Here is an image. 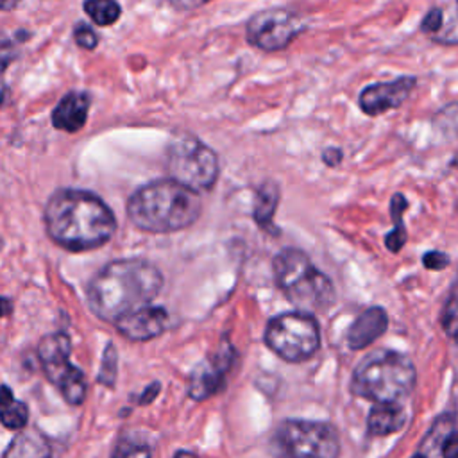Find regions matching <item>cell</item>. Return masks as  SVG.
Masks as SVG:
<instances>
[{
    "instance_id": "cell-22",
    "label": "cell",
    "mask_w": 458,
    "mask_h": 458,
    "mask_svg": "<svg viewBox=\"0 0 458 458\" xmlns=\"http://www.w3.org/2000/svg\"><path fill=\"white\" fill-rule=\"evenodd\" d=\"M84 11L97 25H113L120 18V5L116 0H86Z\"/></svg>"
},
{
    "instance_id": "cell-1",
    "label": "cell",
    "mask_w": 458,
    "mask_h": 458,
    "mask_svg": "<svg viewBox=\"0 0 458 458\" xmlns=\"http://www.w3.org/2000/svg\"><path fill=\"white\" fill-rule=\"evenodd\" d=\"M48 236L68 250H89L104 245L116 229L111 209L84 190H59L45 208Z\"/></svg>"
},
{
    "instance_id": "cell-33",
    "label": "cell",
    "mask_w": 458,
    "mask_h": 458,
    "mask_svg": "<svg viewBox=\"0 0 458 458\" xmlns=\"http://www.w3.org/2000/svg\"><path fill=\"white\" fill-rule=\"evenodd\" d=\"M14 59V48L11 43L2 41L0 43V72H4L7 68V64Z\"/></svg>"
},
{
    "instance_id": "cell-23",
    "label": "cell",
    "mask_w": 458,
    "mask_h": 458,
    "mask_svg": "<svg viewBox=\"0 0 458 458\" xmlns=\"http://www.w3.org/2000/svg\"><path fill=\"white\" fill-rule=\"evenodd\" d=\"M440 322H442V329L445 331V335L453 340H458V274L449 290V297L444 304Z\"/></svg>"
},
{
    "instance_id": "cell-15",
    "label": "cell",
    "mask_w": 458,
    "mask_h": 458,
    "mask_svg": "<svg viewBox=\"0 0 458 458\" xmlns=\"http://www.w3.org/2000/svg\"><path fill=\"white\" fill-rule=\"evenodd\" d=\"M88 107H89L88 95L77 93V91L64 95L52 113L54 127L66 132H77L86 123Z\"/></svg>"
},
{
    "instance_id": "cell-17",
    "label": "cell",
    "mask_w": 458,
    "mask_h": 458,
    "mask_svg": "<svg viewBox=\"0 0 458 458\" xmlns=\"http://www.w3.org/2000/svg\"><path fill=\"white\" fill-rule=\"evenodd\" d=\"M279 197H281L279 186L270 179L261 182V186L258 188L254 197L252 216L261 229H272V220L279 204Z\"/></svg>"
},
{
    "instance_id": "cell-4",
    "label": "cell",
    "mask_w": 458,
    "mask_h": 458,
    "mask_svg": "<svg viewBox=\"0 0 458 458\" xmlns=\"http://www.w3.org/2000/svg\"><path fill=\"white\" fill-rule=\"evenodd\" d=\"M413 361L397 351L383 349L367 354L354 369L351 392L374 403L401 404L415 388Z\"/></svg>"
},
{
    "instance_id": "cell-21",
    "label": "cell",
    "mask_w": 458,
    "mask_h": 458,
    "mask_svg": "<svg viewBox=\"0 0 458 458\" xmlns=\"http://www.w3.org/2000/svg\"><path fill=\"white\" fill-rule=\"evenodd\" d=\"M431 123L445 140H458V100L442 106L433 114Z\"/></svg>"
},
{
    "instance_id": "cell-24",
    "label": "cell",
    "mask_w": 458,
    "mask_h": 458,
    "mask_svg": "<svg viewBox=\"0 0 458 458\" xmlns=\"http://www.w3.org/2000/svg\"><path fill=\"white\" fill-rule=\"evenodd\" d=\"M114 379H116V349L113 347V344H107L102 356V365H100L97 381L111 388L114 386Z\"/></svg>"
},
{
    "instance_id": "cell-34",
    "label": "cell",
    "mask_w": 458,
    "mask_h": 458,
    "mask_svg": "<svg viewBox=\"0 0 458 458\" xmlns=\"http://www.w3.org/2000/svg\"><path fill=\"white\" fill-rule=\"evenodd\" d=\"M157 392H159V383H152V385H148V386H147V390L143 392V395L140 397V403H141V404L150 403V401L157 395Z\"/></svg>"
},
{
    "instance_id": "cell-35",
    "label": "cell",
    "mask_w": 458,
    "mask_h": 458,
    "mask_svg": "<svg viewBox=\"0 0 458 458\" xmlns=\"http://www.w3.org/2000/svg\"><path fill=\"white\" fill-rule=\"evenodd\" d=\"M11 310H13L11 302H9L7 299L0 297V317H5V315H9V313H11Z\"/></svg>"
},
{
    "instance_id": "cell-32",
    "label": "cell",
    "mask_w": 458,
    "mask_h": 458,
    "mask_svg": "<svg viewBox=\"0 0 458 458\" xmlns=\"http://www.w3.org/2000/svg\"><path fill=\"white\" fill-rule=\"evenodd\" d=\"M208 2H211V0H168V4L177 11H191V9H197V7H200Z\"/></svg>"
},
{
    "instance_id": "cell-19",
    "label": "cell",
    "mask_w": 458,
    "mask_h": 458,
    "mask_svg": "<svg viewBox=\"0 0 458 458\" xmlns=\"http://www.w3.org/2000/svg\"><path fill=\"white\" fill-rule=\"evenodd\" d=\"M4 458H50V449L43 437L21 433L11 442Z\"/></svg>"
},
{
    "instance_id": "cell-3",
    "label": "cell",
    "mask_w": 458,
    "mask_h": 458,
    "mask_svg": "<svg viewBox=\"0 0 458 458\" xmlns=\"http://www.w3.org/2000/svg\"><path fill=\"white\" fill-rule=\"evenodd\" d=\"M197 191L174 179L152 181L138 188L127 202L129 220L147 233H174L190 227L200 215Z\"/></svg>"
},
{
    "instance_id": "cell-9",
    "label": "cell",
    "mask_w": 458,
    "mask_h": 458,
    "mask_svg": "<svg viewBox=\"0 0 458 458\" xmlns=\"http://www.w3.org/2000/svg\"><path fill=\"white\" fill-rule=\"evenodd\" d=\"M72 342L64 333L47 335L38 345V358L45 376L59 386L66 403L79 406L86 399V377L70 363Z\"/></svg>"
},
{
    "instance_id": "cell-41",
    "label": "cell",
    "mask_w": 458,
    "mask_h": 458,
    "mask_svg": "<svg viewBox=\"0 0 458 458\" xmlns=\"http://www.w3.org/2000/svg\"><path fill=\"white\" fill-rule=\"evenodd\" d=\"M456 7H458V0H456Z\"/></svg>"
},
{
    "instance_id": "cell-25",
    "label": "cell",
    "mask_w": 458,
    "mask_h": 458,
    "mask_svg": "<svg viewBox=\"0 0 458 458\" xmlns=\"http://www.w3.org/2000/svg\"><path fill=\"white\" fill-rule=\"evenodd\" d=\"M111 458H150V447L145 444L123 438L116 444Z\"/></svg>"
},
{
    "instance_id": "cell-2",
    "label": "cell",
    "mask_w": 458,
    "mask_h": 458,
    "mask_svg": "<svg viewBox=\"0 0 458 458\" xmlns=\"http://www.w3.org/2000/svg\"><path fill=\"white\" fill-rule=\"evenodd\" d=\"M163 276L148 261L131 258L107 263L89 281L86 299L102 320L114 322L122 315L148 304L161 290Z\"/></svg>"
},
{
    "instance_id": "cell-27",
    "label": "cell",
    "mask_w": 458,
    "mask_h": 458,
    "mask_svg": "<svg viewBox=\"0 0 458 458\" xmlns=\"http://www.w3.org/2000/svg\"><path fill=\"white\" fill-rule=\"evenodd\" d=\"M431 41L440 45H458V14L444 23V27L435 36H431Z\"/></svg>"
},
{
    "instance_id": "cell-40",
    "label": "cell",
    "mask_w": 458,
    "mask_h": 458,
    "mask_svg": "<svg viewBox=\"0 0 458 458\" xmlns=\"http://www.w3.org/2000/svg\"><path fill=\"white\" fill-rule=\"evenodd\" d=\"M411 458H426V456H422V454H415V456H411Z\"/></svg>"
},
{
    "instance_id": "cell-11",
    "label": "cell",
    "mask_w": 458,
    "mask_h": 458,
    "mask_svg": "<svg viewBox=\"0 0 458 458\" xmlns=\"http://www.w3.org/2000/svg\"><path fill=\"white\" fill-rule=\"evenodd\" d=\"M417 84L415 75H401L390 81L372 82L358 95V106L367 116H379L401 107Z\"/></svg>"
},
{
    "instance_id": "cell-12",
    "label": "cell",
    "mask_w": 458,
    "mask_h": 458,
    "mask_svg": "<svg viewBox=\"0 0 458 458\" xmlns=\"http://www.w3.org/2000/svg\"><path fill=\"white\" fill-rule=\"evenodd\" d=\"M233 361V347L224 342L222 349L208 361L197 365L190 377L188 394L195 401H204L225 386V372Z\"/></svg>"
},
{
    "instance_id": "cell-8",
    "label": "cell",
    "mask_w": 458,
    "mask_h": 458,
    "mask_svg": "<svg viewBox=\"0 0 458 458\" xmlns=\"http://www.w3.org/2000/svg\"><path fill=\"white\" fill-rule=\"evenodd\" d=\"M263 340L284 361L301 363L318 351L320 331L311 313L288 311L270 318Z\"/></svg>"
},
{
    "instance_id": "cell-14",
    "label": "cell",
    "mask_w": 458,
    "mask_h": 458,
    "mask_svg": "<svg viewBox=\"0 0 458 458\" xmlns=\"http://www.w3.org/2000/svg\"><path fill=\"white\" fill-rule=\"evenodd\" d=\"M388 327V315L383 308L372 306L361 311L347 331V345L352 351H360L374 344Z\"/></svg>"
},
{
    "instance_id": "cell-29",
    "label": "cell",
    "mask_w": 458,
    "mask_h": 458,
    "mask_svg": "<svg viewBox=\"0 0 458 458\" xmlns=\"http://www.w3.org/2000/svg\"><path fill=\"white\" fill-rule=\"evenodd\" d=\"M73 38H75L77 45L82 47V48L89 50V48L97 47V36H95V32L88 25H79L75 29V32H73Z\"/></svg>"
},
{
    "instance_id": "cell-26",
    "label": "cell",
    "mask_w": 458,
    "mask_h": 458,
    "mask_svg": "<svg viewBox=\"0 0 458 458\" xmlns=\"http://www.w3.org/2000/svg\"><path fill=\"white\" fill-rule=\"evenodd\" d=\"M442 27H444V11H442L440 7H431V9L424 14V18H422V21H420V25H419L420 32L428 34L429 38L435 36Z\"/></svg>"
},
{
    "instance_id": "cell-30",
    "label": "cell",
    "mask_w": 458,
    "mask_h": 458,
    "mask_svg": "<svg viewBox=\"0 0 458 458\" xmlns=\"http://www.w3.org/2000/svg\"><path fill=\"white\" fill-rule=\"evenodd\" d=\"M320 157H322V161H324L327 166H338V165L342 163V159H344V152H342V148H338V147H326V148L322 150Z\"/></svg>"
},
{
    "instance_id": "cell-36",
    "label": "cell",
    "mask_w": 458,
    "mask_h": 458,
    "mask_svg": "<svg viewBox=\"0 0 458 458\" xmlns=\"http://www.w3.org/2000/svg\"><path fill=\"white\" fill-rule=\"evenodd\" d=\"M20 4V0H0V11H11Z\"/></svg>"
},
{
    "instance_id": "cell-39",
    "label": "cell",
    "mask_w": 458,
    "mask_h": 458,
    "mask_svg": "<svg viewBox=\"0 0 458 458\" xmlns=\"http://www.w3.org/2000/svg\"><path fill=\"white\" fill-rule=\"evenodd\" d=\"M2 97H4V88L0 86V102H2Z\"/></svg>"
},
{
    "instance_id": "cell-13",
    "label": "cell",
    "mask_w": 458,
    "mask_h": 458,
    "mask_svg": "<svg viewBox=\"0 0 458 458\" xmlns=\"http://www.w3.org/2000/svg\"><path fill=\"white\" fill-rule=\"evenodd\" d=\"M125 338L143 342L161 335L168 324V313L161 306H141L113 322Z\"/></svg>"
},
{
    "instance_id": "cell-18",
    "label": "cell",
    "mask_w": 458,
    "mask_h": 458,
    "mask_svg": "<svg viewBox=\"0 0 458 458\" xmlns=\"http://www.w3.org/2000/svg\"><path fill=\"white\" fill-rule=\"evenodd\" d=\"M29 420L27 406L18 401L9 386L0 385V422L9 429H20Z\"/></svg>"
},
{
    "instance_id": "cell-5",
    "label": "cell",
    "mask_w": 458,
    "mask_h": 458,
    "mask_svg": "<svg viewBox=\"0 0 458 458\" xmlns=\"http://www.w3.org/2000/svg\"><path fill=\"white\" fill-rule=\"evenodd\" d=\"M274 277L284 297L304 313L326 311L336 293L329 277L320 272L299 249L286 247L274 258Z\"/></svg>"
},
{
    "instance_id": "cell-16",
    "label": "cell",
    "mask_w": 458,
    "mask_h": 458,
    "mask_svg": "<svg viewBox=\"0 0 458 458\" xmlns=\"http://www.w3.org/2000/svg\"><path fill=\"white\" fill-rule=\"evenodd\" d=\"M406 424V411L397 403H376L367 415V433L370 437H386Z\"/></svg>"
},
{
    "instance_id": "cell-37",
    "label": "cell",
    "mask_w": 458,
    "mask_h": 458,
    "mask_svg": "<svg viewBox=\"0 0 458 458\" xmlns=\"http://www.w3.org/2000/svg\"><path fill=\"white\" fill-rule=\"evenodd\" d=\"M174 458H197V456L193 453H190V451H177Z\"/></svg>"
},
{
    "instance_id": "cell-31",
    "label": "cell",
    "mask_w": 458,
    "mask_h": 458,
    "mask_svg": "<svg viewBox=\"0 0 458 458\" xmlns=\"http://www.w3.org/2000/svg\"><path fill=\"white\" fill-rule=\"evenodd\" d=\"M442 458H458V431L451 433L442 444Z\"/></svg>"
},
{
    "instance_id": "cell-38",
    "label": "cell",
    "mask_w": 458,
    "mask_h": 458,
    "mask_svg": "<svg viewBox=\"0 0 458 458\" xmlns=\"http://www.w3.org/2000/svg\"><path fill=\"white\" fill-rule=\"evenodd\" d=\"M451 166H454V168H458V154L454 156V159L451 161Z\"/></svg>"
},
{
    "instance_id": "cell-7",
    "label": "cell",
    "mask_w": 458,
    "mask_h": 458,
    "mask_svg": "<svg viewBox=\"0 0 458 458\" xmlns=\"http://www.w3.org/2000/svg\"><path fill=\"white\" fill-rule=\"evenodd\" d=\"M166 170L170 179L199 193L215 186L220 165L211 147L191 134H181L166 148Z\"/></svg>"
},
{
    "instance_id": "cell-20",
    "label": "cell",
    "mask_w": 458,
    "mask_h": 458,
    "mask_svg": "<svg viewBox=\"0 0 458 458\" xmlns=\"http://www.w3.org/2000/svg\"><path fill=\"white\" fill-rule=\"evenodd\" d=\"M406 208H408V200L404 199V195L394 193V197L390 199V216L394 222V229L385 238V245L390 252H399L406 243L408 234L403 224V213L406 211Z\"/></svg>"
},
{
    "instance_id": "cell-28",
    "label": "cell",
    "mask_w": 458,
    "mask_h": 458,
    "mask_svg": "<svg viewBox=\"0 0 458 458\" xmlns=\"http://www.w3.org/2000/svg\"><path fill=\"white\" fill-rule=\"evenodd\" d=\"M422 263L429 270H442L449 265V256L440 250H429L422 256Z\"/></svg>"
},
{
    "instance_id": "cell-6",
    "label": "cell",
    "mask_w": 458,
    "mask_h": 458,
    "mask_svg": "<svg viewBox=\"0 0 458 458\" xmlns=\"http://www.w3.org/2000/svg\"><path fill=\"white\" fill-rule=\"evenodd\" d=\"M268 453L274 458H338V431L322 420L286 419L272 431Z\"/></svg>"
},
{
    "instance_id": "cell-10",
    "label": "cell",
    "mask_w": 458,
    "mask_h": 458,
    "mask_svg": "<svg viewBox=\"0 0 458 458\" xmlns=\"http://www.w3.org/2000/svg\"><path fill=\"white\" fill-rule=\"evenodd\" d=\"M306 30L304 20L284 7H268L254 13L245 23V41L261 52H279Z\"/></svg>"
}]
</instances>
